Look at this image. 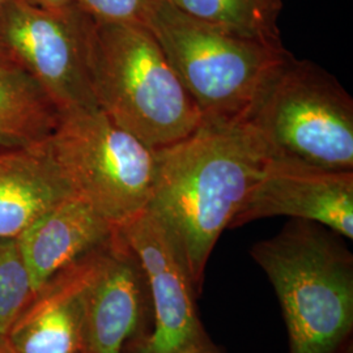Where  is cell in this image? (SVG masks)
I'll return each instance as SVG.
<instances>
[{
	"label": "cell",
	"mask_w": 353,
	"mask_h": 353,
	"mask_svg": "<svg viewBox=\"0 0 353 353\" xmlns=\"http://www.w3.org/2000/svg\"><path fill=\"white\" fill-rule=\"evenodd\" d=\"M161 0H75L76 6L97 23H145Z\"/></svg>",
	"instance_id": "e0dca14e"
},
{
	"label": "cell",
	"mask_w": 353,
	"mask_h": 353,
	"mask_svg": "<svg viewBox=\"0 0 353 353\" xmlns=\"http://www.w3.org/2000/svg\"><path fill=\"white\" fill-rule=\"evenodd\" d=\"M265 157L243 121H203L185 139L154 150L148 210L163 225L199 297L204 272Z\"/></svg>",
	"instance_id": "6da1fadb"
},
{
	"label": "cell",
	"mask_w": 353,
	"mask_h": 353,
	"mask_svg": "<svg viewBox=\"0 0 353 353\" xmlns=\"http://www.w3.org/2000/svg\"><path fill=\"white\" fill-rule=\"evenodd\" d=\"M4 1H6V0H0V10H1V7H3ZM0 64H7L4 61H3V59H1V57H0Z\"/></svg>",
	"instance_id": "ffe728a7"
},
{
	"label": "cell",
	"mask_w": 353,
	"mask_h": 353,
	"mask_svg": "<svg viewBox=\"0 0 353 353\" xmlns=\"http://www.w3.org/2000/svg\"><path fill=\"white\" fill-rule=\"evenodd\" d=\"M92 19L72 4L49 10L6 0L0 10V57L29 76L58 114L96 109L85 64Z\"/></svg>",
	"instance_id": "52a82bcc"
},
{
	"label": "cell",
	"mask_w": 353,
	"mask_h": 353,
	"mask_svg": "<svg viewBox=\"0 0 353 353\" xmlns=\"http://www.w3.org/2000/svg\"><path fill=\"white\" fill-rule=\"evenodd\" d=\"M26 1L38 7L49 8V10H63L75 4V0H26Z\"/></svg>",
	"instance_id": "ac0fdd59"
},
{
	"label": "cell",
	"mask_w": 353,
	"mask_h": 353,
	"mask_svg": "<svg viewBox=\"0 0 353 353\" xmlns=\"http://www.w3.org/2000/svg\"><path fill=\"white\" fill-rule=\"evenodd\" d=\"M85 64L99 109L151 150L185 139L202 125V114L145 24L92 20Z\"/></svg>",
	"instance_id": "3957f363"
},
{
	"label": "cell",
	"mask_w": 353,
	"mask_h": 353,
	"mask_svg": "<svg viewBox=\"0 0 353 353\" xmlns=\"http://www.w3.org/2000/svg\"><path fill=\"white\" fill-rule=\"evenodd\" d=\"M250 254L278 296L290 353H352L353 256L339 234L290 220Z\"/></svg>",
	"instance_id": "7a4b0ae2"
},
{
	"label": "cell",
	"mask_w": 353,
	"mask_h": 353,
	"mask_svg": "<svg viewBox=\"0 0 353 353\" xmlns=\"http://www.w3.org/2000/svg\"><path fill=\"white\" fill-rule=\"evenodd\" d=\"M179 11L241 37L281 46V0H169Z\"/></svg>",
	"instance_id": "9a60e30c"
},
{
	"label": "cell",
	"mask_w": 353,
	"mask_h": 353,
	"mask_svg": "<svg viewBox=\"0 0 353 353\" xmlns=\"http://www.w3.org/2000/svg\"><path fill=\"white\" fill-rule=\"evenodd\" d=\"M76 195L46 140L0 152V239H17L38 217Z\"/></svg>",
	"instance_id": "4fadbf2b"
},
{
	"label": "cell",
	"mask_w": 353,
	"mask_h": 353,
	"mask_svg": "<svg viewBox=\"0 0 353 353\" xmlns=\"http://www.w3.org/2000/svg\"><path fill=\"white\" fill-rule=\"evenodd\" d=\"M243 122L265 161L353 170V100L326 70L287 52Z\"/></svg>",
	"instance_id": "277c9868"
},
{
	"label": "cell",
	"mask_w": 353,
	"mask_h": 353,
	"mask_svg": "<svg viewBox=\"0 0 353 353\" xmlns=\"http://www.w3.org/2000/svg\"><path fill=\"white\" fill-rule=\"evenodd\" d=\"M203 121H243L285 48L241 37L161 0L145 19Z\"/></svg>",
	"instance_id": "5b68a950"
},
{
	"label": "cell",
	"mask_w": 353,
	"mask_h": 353,
	"mask_svg": "<svg viewBox=\"0 0 353 353\" xmlns=\"http://www.w3.org/2000/svg\"><path fill=\"white\" fill-rule=\"evenodd\" d=\"M117 230L138 258L151 299V332L135 353H216L188 270L159 220L143 210Z\"/></svg>",
	"instance_id": "ba28073f"
},
{
	"label": "cell",
	"mask_w": 353,
	"mask_h": 353,
	"mask_svg": "<svg viewBox=\"0 0 353 353\" xmlns=\"http://www.w3.org/2000/svg\"><path fill=\"white\" fill-rule=\"evenodd\" d=\"M114 230L113 224L77 194L38 217L17 237L36 293L109 240Z\"/></svg>",
	"instance_id": "7c38bea8"
},
{
	"label": "cell",
	"mask_w": 353,
	"mask_h": 353,
	"mask_svg": "<svg viewBox=\"0 0 353 353\" xmlns=\"http://www.w3.org/2000/svg\"><path fill=\"white\" fill-rule=\"evenodd\" d=\"M36 296L17 239H0V335L6 336L14 321Z\"/></svg>",
	"instance_id": "2e32d148"
},
{
	"label": "cell",
	"mask_w": 353,
	"mask_h": 353,
	"mask_svg": "<svg viewBox=\"0 0 353 353\" xmlns=\"http://www.w3.org/2000/svg\"><path fill=\"white\" fill-rule=\"evenodd\" d=\"M93 252L38 290L6 335L13 352L81 353Z\"/></svg>",
	"instance_id": "8fae6325"
},
{
	"label": "cell",
	"mask_w": 353,
	"mask_h": 353,
	"mask_svg": "<svg viewBox=\"0 0 353 353\" xmlns=\"http://www.w3.org/2000/svg\"><path fill=\"white\" fill-rule=\"evenodd\" d=\"M59 114L37 84L12 64H0V148L36 147L48 139Z\"/></svg>",
	"instance_id": "5bb4252c"
},
{
	"label": "cell",
	"mask_w": 353,
	"mask_h": 353,
	"mask_svg": "<svg viewBox=\"0 0 353 353\" xmlns=\"http://www.w3.org/2000/svg\"><path fill=\"white\" fill-rule=\"evenodd\" d=\"M48 151L76 194L118 227L147 208L154 178V150L102 112L61 114Z\"/></svg>",
	"instance_id": "8992f818"
},
{
	"label": "cell",
	"mask_w": 353,
	"mask_h": 353,
	"mask_svg": "<svg viewBox=\"0 0 353 353\" xmlns=\"http://www.w3.org/2000/svg\"><path fill=\"white\" fill-rule=\"evenodd\" d=\"M279 216L316 223L352 240L353 170L265 161L229 228Z\"/></svg>",
	"instance_id": "30bf717a"
},
{
	"label": "cell",
	"mask_w": 353,
	"mask_h": 353,
	"mask_svg": "<svg viewBox=\"0 0 353 353\" xmlns=\"http://www.w3.org/2000/svg\"><path fill=\"white\" fill-rule=\"evenodd\" d=\"M0 353H14L6 339V336H1V335H0Z\"/></svg>",
	"instance_id": "d6986e66"
},
{
	"label": "cell",
	"mask_w": 353,
	"mask_h": 353,
	"mask_svg": "<svg viewBox=\"0 0 353 353\" xmlns=\"http://www.w3.org/2000/svg\"><path fill=\"white\" fill-rule=\"evenodd\" d=\"M151 330L147 279L115 227L93 252L81 353H135Z\"/></svg>",
	"instance_id": "9c48e42d"
}]
</instances>
